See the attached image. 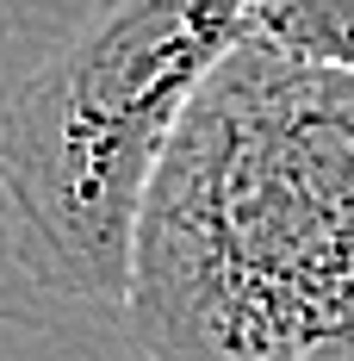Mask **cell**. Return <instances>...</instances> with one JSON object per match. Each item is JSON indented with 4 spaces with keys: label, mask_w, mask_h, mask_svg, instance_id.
Listing matches in <instances>:
<instances>
[{
    "label": "cell",
    "mask_w": 354,
    "mask_h": 361,
    "mask_svg": "<svg viewBox=\"0 0 354 361\" xmlns=\"http://www.w3.org/2000/svg\"><path fill=\"white\" fill-rule=\"evenodd\" d=\"M255 0H100L0 106L13 268L50 299L125 305L149 180Z\"/></svg>",
    "instance_id": "obj_2"
},
{
    "label": "cell",
    "mask_w": 354,
    "mask_h": 361,
    "mask_svg": "<svg viewBox=\"0 0 354 361\" xmlns=\"http://www.w3.org/2000/svg\"><path fill=\"white\" fill-rule=\"evenodd\" d=\"M248 37L354 75V0H255Z\"/></svg>",
    "instance_id": "obj_3"
},
{
    "label": "cell",
    "mask_w": 354,
    "mask_h": 361,
    "mask_svg": "<svg viewBox=\"0 0 354 361\" xmlns=\"http://www.w3.org/2000/svg\"><path fill=\"white\" fill-rule=\"evenodd\" d=\"M125 324L149 361H354V75L243 37L149 180Z\"/></svg>",
    "instance_id": "obj_1"
}]
</instances>
